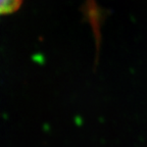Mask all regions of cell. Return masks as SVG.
<instances>
[{
	"label": "cell",
	"instance_id": "6da1fadb",
	"mask_svg": "<svg viewBox=\"0 0 147 147\" xmlns=\"http://www.w3.org/2000/svg\"><path fill=\"white\" fill-rule=\"evenodd\" d=\"M23 0H0V16L16 11L21 7Z\"/></svg>",
	"mask_w": 147,
	"mask_h": 147
}]
</instances>
